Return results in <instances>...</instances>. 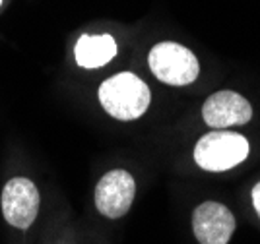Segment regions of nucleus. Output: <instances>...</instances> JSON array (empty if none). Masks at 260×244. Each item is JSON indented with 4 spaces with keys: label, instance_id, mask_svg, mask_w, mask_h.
Instances as JSON below:
<instances>
[{
    "label": "nucleus",
    "instance_id": "nucleus-1",
    "mask_svg": "<svg viewBox=\"0 0 260 244\" xmlns=\"http://www.w3.org/2000/svg\"><path fill=\"white\" fill-rule=\"evenodd\" d=\"M99 103L117 120L140 118L152 101L150 87L132 72H120L99 85Z\"/></svg>",
    "mask_w": 260,
    "mask_h": 244
},
{
    "label": "nucleus",
    "instance_id": "nucleus-2",
    "mask_svg": "<svg viewBox=\"0 0 260 244\" xmlns=\"http://www.w3.org/2000/svg\"><path fill=\"white\" fill-rule=\"evenodd\" d=\"M249 155V142L245 136L229 130H214L198 140L194 161L210 172H221L237 167Z\"/></svg>",
    "mask_w": 260,
    "mask_h": 244
},
{
    "label": "nucleus",
    "instance_id": "nucleus-3",
    "mask_svg": "<svg viewBox=\"0 0 260 244\" xmlns=\"http://www.w3.org/2000/svg\"><path fill=\"white\" fill-rule=\"evenodd\" d=\"M148 64L153 76L169 85H188L200 74V64L194 53L173 41L157 43L150 51Z\"/></svg>",
    "mask_w": 260,
    "mask_h": 244
},
{
    "label": "nucleus",
    "instance_id": "nucleus-4",
    "mask_svg": "<svg viewBox=\"0 0 260 244\" xmlns=\"http://www.w3.org/2000/svg\"><path fill=\"white\" fill-rule=\"evenodd\" d=\"M39 212L37 186L25 177H14L2 188V213L4 219L16 229H29Z\"/></svg>",
    "mask_w": 260,
    "mask_h": 244
},
{
    "label": "nucleus",
    "instance_id": "nucleus-5",
    "mask_svg": "<svg viewBox=\"0 0 260 244\" xmlns=\"http://www.w3.org/2000/svg\"><path fill=\"white\" fill-rule=\"evenodd\" d=\"M136 194V182L132 175L122 169L107 172L95 186V205L101 215L119 219L130 210Z\"/></svg>",
    "mask_w": 260,
    "mask_h": 244
},
{
    "label": "nucleus",
    "instance_id": "nucleus-6",
    "mask_svg": "<svg viewBox=\"0 0 260 244\" xmlns=\"http://www.w3.org/2000/svg\"><path fill=\"white\" fill-rule=\"evenodd\" d=\"M192 231L200 244H228L235 233V217L223 203L204 202L192 213Z\"/></svg>",
    "mask_w": 260,
    "mask_h": 244
},
{
    "label": "nucleus",
    "instance_id": "nucleus-7",
    "mask_svg": "<svg viewBox=\"0 0 260 244\" xmlns=\"http://www.w3.org/2000/svg\"><path fill=\"white\" fill-rule=\"evenodd\" d=\"M202 118L208 126L223 128L247 124L252 118V107L235 91H217L206 99L202 107Z\"/></svg>",
    "mask_w": 260,
    "mask_h": 244
},
{
    "label": "nucleus",
    "instance_id": "nucleus-8",
    "mask_svg": "<svg viewBox=\"0 0 260 244\" xmlns=\"http://www.w3.org/2000/svg\"><path fill=\"white\" fill-rule=\"evenodd\" d=\"M74 56L82 68H101L117 56V43L107 33L82 35L74 47Z\"/></svg>",
    "mask_w": 260,
    "mask_h": 244
},
{
    "label": "nucleus",
    "instance_id": "nucleus-9",
    "mask_svg": "<svg viewBox=\"0 0 260 244\" xmlns=\"http://www.w3.org/2000/svg\"><path fill=\"white\" fill-rule=\"evenodd\" d=\"M252 203H254V210L260 217V182L252 188Z\"/></svg>",
    "mask_w": 260,
    "mask_h": 244
},
{
    "label": "nucleus",
    "instance_id": "nucleus-10",
    "mask_svg": "<svg viewBox=\"0 0 260 244\" xmlns=\"http://www.w3.org/2000/svg\"><path fill=\"white\" fill-rule=\"evenodd\" d=\"M0 4H2V0H0Z\"/></svg>",
    "mask_w": 260,
    "mask_h": 244
}]
</instances>
